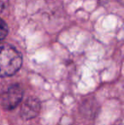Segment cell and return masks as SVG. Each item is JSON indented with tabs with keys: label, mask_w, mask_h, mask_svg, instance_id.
<instances>
[{
	"label": "cell",
	"mask_w": 124,
	"mask_h": 125,
	"mask_svg": "<svg viewBox=\"0 0 124 125\" xmlns=\"http://www.w3.org/2000/svg\"><path fill=\"white\" fill-rule=\"evenodd\" d=\"M22 66V56L18 50L7 43H0V77L15 74Z\"/></svg>",
	"instance_id": "obj_1"
},
{
	"label": "cell",
	"mask_w": 124,
	"mask_h": 125,
	"mask_svg": "<svg viewBox=\"0 0 124 125\" xmlns=\"http://www.w3.org/2000/svg\"><path fill=\"white\" fill-rule=\"evenodd\" d=\"M23 98V89L20 85H11L1 93V104L5 110H12L20 103Z\"/></svg>",
	"instance_id": "obj_2"
},
{
	"label": "cell",
	"mask_w": 124,
	"mask_h": 125,
	"mask_svg": "<svg viewBox=\"0 0 124 125\" xmlns=\"http://www.w3.org/2000/svg\"><path fill=\"white\" fill-rule=\"evenodd\" d=\"M40 102L35 98H29L21 105L20 116L24 119H31L38 116L40 112Z\"/></svg>",
	"instance_id": "obj_3"
},
{
	"label": "cell",
	"mask_w": 124,
	"mask_h": 125,
	"mask_svg": "<svg viewBox=\"0 0 124 125\" xmlns=\"http://www.w3.org/2000/svg\"><path fill=\"white\" fill-rule=\"evenodd\" d=\"M8 32H9L8 26L5 23L4 21L0 18V42L6 38V36L8 35Z\"/></svg>",
	"instance_id": "obj_4"
},
{
	"label": "cell",
	"mask_w": 124,
	"mask_h": 125,
	"mask_svg": "<svg viewBox=\"0 0 124 125\" xmlns=\"http://www.w3.org/2000/svg\"><path fill=\"white\" fill-rule=\"evenodd\" d=\"M7 4V0H0V13L5 9Z\"/></svg>",
	"instance_id": "obj_5"
},
{
	"label": "cell",
	"mask_w": 124,
	"mask_h": 125,
	"mask_svg": "<svg viewBox=\"0 0 124 125\" xmlns=\"http://www.w3.org/2000/svg\"><path fill=\"white\" fill-rule=\"evenodd\" d=\"M117 2H119L120 3H122V4L124 5V0H116Z\"/></svg>",
	"instance_id": "obj_6"
}]
</instances>
